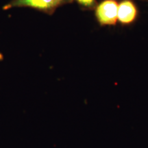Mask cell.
Here are the masks:
<instances>
[{"label": "cell", "instance_id": "1", "mask_svg": "<svg viewBox=\"0 0 148 148\" xmlns=\"http://www.w3.org/2000/svg\"><path fill=\"white\" fill-rule=\"evenodd\" d=\"M73 0H12L3 6L6 10L13 8H31L47 14H52L56 10L63 5L71 3Z\"/></svg>", "mask_w": 148, "mask_h": 148}, {"label": "cell", "instance_id": "2", "mask_svg": "<svg viewBox=\"0 0 148 148\" xmlns=\"http://www.w3.org/2000/svg\"><path fill=\"white\" fill-rule=\"evenodd\" d=\"M119 3L116 0H103L95 8L96 19L101 25H114L118 21Z\"/></svg>", "mask_w": 148, "mask_h": 148}, {"label": "cell", "instance_id": "3", "mask_svg": "<svg viewBox=\"0 0 148 148\" xmlns=\"http://www.w3.org/2000/svg\"><path fill=\"white\" fill-rule=\"evenodd\" d=\"M137 8L132 0H122L118 5V21L122 25H129L137 17Z\"/></svg>", "mask_w": 148, "mask_h": 148}, {"label": "cell", "instance_id": "4", "mask_svg": "<svg viewBox=\"0 0 148 148\" xmlns=\"http://www.w3.org/2000/svg\"><path fill=\"white\" fill-rule=\"evenodd\" d=\"M84 10H95L97 5V0H73Z\"/></svg>", "mask_w": 148, "mask_h": 148}, {"label": "cell", "instance_id": "5", "mask_svg": "<svg viewBox=\"0 0 148 148\" xmlns=\"http://www.w3.org/2000/svg\"><path fill=\"white\" fill-rule=\"evenodd\" d=\"M3 56L2 53L0 52V60H3Z\"/></svg>", "mask_w": 148, "mask_h": 148}, {"label": "cell", "instance_id": "6", "mask_svg": "<svg viewBox=\"0 0 148 148\" xmlns=\"http://www.w3.org/2000/svg\"><path fill=\"white\" fill-rule=\"evenodd\" d=\"M142 1H148V0H142Z\"/></svg>", "mask_w": 148, "mask_h": 148}]
</instances>
